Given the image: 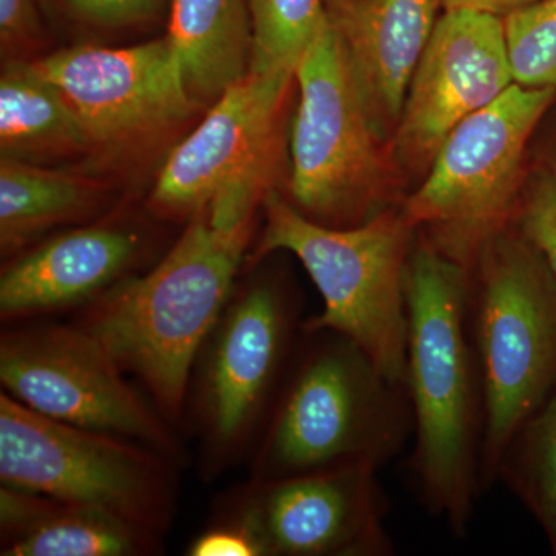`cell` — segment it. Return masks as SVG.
Returning a JSON list of instances; mask_svg holds the SVG:
<instances>
[{
  "label": "cell",
  "mask_w": 556,
  "mask_h": 556,
  "mask_svg": "<svg viewBox=\"0 0 556 556\" xmlns=\"http://www.w3.org/2000/svg\"><path fill=\"white\" fill-rule=\"evenodd\" d=\"M468 273L416 233L409 254L407 387L415 445L408 457L420 506L467 536L482 495L484 404L467 324Z\"/></svg>",
  "instance_id": "1"
},
{
  "label": "cell",
  "mask_w": 556,
  "mask_h": 556,
  "mask_svg": "<svg viewBox=\"0 0 556 556\" xmlns=\"http://www.w3.org/2000/svg\"><path fill=\"white\" fill-rule=\"evenodd\" d=\"M254 233L255 225L223 228L200 212L155 265L70 316L175 428L185 420L200 348L232 294Z\"/></svg>",
  "instance_id": "2"
},
{
  "label": "cell",
  "mask_w": 556,
  "mask_h": 556,
  "mask_svg": "<svg viewBox=\"0 0 556 556\" xmlns=\"http://www.w3.org/2000/svg\"><path fill=\"white\" fill-rule=\"evenodd\" d=\"M407 387L383 375L353 340L305 329L249 456L254 481L367 467L380 470L413 438Z\"/></svg>",
  "instance_id": "3"
},
{
  "label": "cell",
  "mask_w": 556,
  "mask_h": 556,
  "mask_svg": "<svg viewBox=\"0 0 556 556\" xmlns=\"http://www.w3.org/2000/svg\"><path fill=\"white\" fill-rule=\"evenodd\" d=\"M467 324L484 404L479 479L486 493L510 439L556 393V281L511 225L468 269Z\"/></svg>",
  "instance_id": "4"
},
{
  "label": "cell",
  "mask_w": 556,
  "mask_h": 556,
  "mask_svg": "<svg viewBox=\"0 0 556 556\" xmlns=\"http://www.w3.org/2000/svg\"><path fill=\"white\" fill-rule=\"evenodd\" d=\"M263 228L247 265L294 255L316 285L324 309L305 329H332L353 340L380 371L405 386L408 314L405 277L417 230L399 207L354 228H328L300 214L281 190L263 204Z\"/></svg>",
  "instance_id": "5"
},
{
  "label": "cell",
  "mask_w": 556,
  "mask_h": 556,
  "mask_svg": "<svg viewBox=\"0 0 556 556\" xmlns=\"http://www.w3.org/2000/svg\"><path fill=\"white\" fill-rule=\"evenodd\" d=\"M302 302L270 273L237 280L190 376L186 416L204 481L248 460L303 338Z\"/></svg>",
  "instance_id": "6"
},
{
  "label": "cell",
  "mask_w": 556,
  "mask_h": 556,
  "mask_svg": "<svg viewBox=\"0 0 556 556\" xmlns=\"http://www.w3.org/2000/svg\"><path fill=\"white\" fill-rule=\"evenodd\" d=\"M287 200L328 228H354L394 206L390 144L375 129L342 43L324 22L294 72Z\"/></svg>",
  "instance_id": "7"
},
{
  "label": "cell",
  "mask_w": 556,
  "mask_h": 556,
  "mask_svg": "<svg viewBox=\"0 0 556 556\" xmlns=\"http://www.w3.org/2000/svg\"><path fill=\"white\" fill-rule=\"evenodd\" d=\"M555 104L556 87L511 84L448 135L402 203L409 225L467 273L486 241L514 222L530 142Z\"/></svg>",
  "instance_id": "8"
},
{
  "label": "cell",
  "mask_w": 556,
  "mask_h": 556,
  "mask_svg": "<svg viewBox=\"0 0 556 556\" xmlns=\"http://www.w3.org/2000/svg\"><path fill=\"white\" fill-rule=\"evenodd\" d=\"M291 72H249L164 161L149 197L153 217L188 223L206 212L223 228L254 226L287 156Z\"/></svg>",
  "instance_id": "9"
},
{
  "label": "cell",
  "mask_w": 556,
  "mask_h": 556,
  "mask_svg": "<svg viewBox=\"0 0 556 556\" xmlns=\"http://www.w3.org/2000/svg\"><path fill=\"white\" fill-rule=\"evenodd\" d=\"M181 464L137 442L50 419L0 391V482L98 508L166 536Z\"/></svg>",
  "instance_id": "10"
},
{
  "label": "cell",
  "mask_w": 556,
  "mask_h": 556,
  "mask_svg": "<svg viewBox=\"0 0 556 556\" xmlns=\"http://www.w3.org/2000/svg\"><path fill=\"white\" fill-rule=\"evenodd\" d=\"M0 383L39 415L113 434L182 464L177 428L86 329L53 317L2 325Z\"/></svg>",
  "instance_id": "11"
},
{
  "label": "cell",
  "mask_w": 556,
  "mask_h": 556,
  "mask_svg": "<svg viewBox=\"0 0 556 556\" xmlns=\"http://www.w3.org/2000/svg\"><path fill=\"white\" fill-rule=\"evenodd\" d=\"M367 467L254 481L219 500L214 518L239 526L258 556H391L390 503Z\"/></svg>",
  "instance_id": "12"
},
{
  "label": "cell",
  "mask_w": 556,
  "mask_h": 556,
  "mask_svg": "<svg viewBox=\"0 0 556 556\" xmlns=\"http://www.w3.org/2000/svg\"><path fill=\"white\" fill-rule=\"evenodd\" d=\"M31 62L75 110L90 155L146 148L201 110L167 36L119 49L72 47Z\"/></svg>",
  "instance_id": "13"
},
{
  "label": "cell",
  "mask_w": 556,
  "mask_h": 556,
  "mask_svg": "<svg viewBox=\"0 0 556 556\" xmlns=\"http://www.w3.org/2000/svg\"><path fill=\"white\" fill-rule=\"evenodd\" d=\"M511 84L503 20L473 10H445L417 64L391 137L396 167L428 170L448 135Z\"/></svg>",
  "instance_id": "14"
},
{
  "label": "cell",
  "mask_w": 556,
  "mask_h": 556,
  "mask_svg": "<svg viewBox=\"0 0 556 556\" xmlns=\"http://www.w3.org/2000/svg\"><path fill=\"white\" fill-rule=\"evenodd\" d=\"M153 239L123 215L64 229L5 260L0 273L2 325L87 308L124 281L146 273Z\"/></svg>",
  "instance_id": "15"
},
{
  "label": "cell",
  "mask_w": 556,
  "mask_h": 556,
  "mask_svg": "<svg viewBox=\"0 0 556 556\" xmlns=\"http://www.w3.org/2000/svg\"><path fill=\"white\" fill-rule=\"evenodd\" d=\"M438 0H325L375 129L390 144L437 25Z\"/></svg>",
  "instance_id": "16"
},
{
  "label": "cell",
  "mask_w": 556,
  "mask_h": 556,
  "mask_svg": "<svg viewBox=\"0 0 556 556\" xmlns=\"http://www.w3.org/2000/svg\"><path fill=\"white\" fill-rule=\"evenodd\" d=\"M163 540L98 508L0 486L2 556H153Z\"/></svg>",
  "instance_id": "17"
},
{
  "label": "cell",
  "mask_w": 556,
  "mask_h": 556,
  "mask_svg": "<svg viewBox=\"0 0 556 556\" xmlns=\"http://www.w3.org/2000/svg\"><path fill=\"white\" fill-rule=\"evenodd\" d=\"M108 207L97 179L30 161L0 159V254L14 257L64 228L100 219Z\"/></svg>",
  "instance_id": "18"
},
{
  "label": "cell",
  "mask_w": 556,
  "mask_h": 556,
  "mask_svg": "<svg viewBox=\"0 0 556 556\" xmlns=\"http://www.w3.org/2000/svg\"><path fill=\"white\" fill-rule=\"evenodd\" d=\"M166 36L200 109L211 108L251 68L249 0H172Z\"/></svg>",
  "instance_id": "19"
},
{
  "label": "cell",
  "mask_w": 556,
  "mask_h": 556,
  "mask_svg": "<svg viewBox=\"0 0 556 556\" xmlns=\"http://www.w3.org/2000/svg\"><path fill=\"white\" fill-rule=\"evenodd\" d=\"M90 153L75 110L31 61L3 62L0 75V159L39 161Z\"/></svg>",
  "instance_id": "20"
},
{
  "label": "cell",
  "mask_w": 556,
  "mask_h": 556,
  "mask_svg": "<svg viewBox=\"0 0 556 556\" xmlns=\"http://www.w3.org/2000/svg\"><path fill=\"white\" fill-rule=\"evenodd\" d=\"M497 482L532 515L556 556V393L508 442Z\"/></svg>",
  "instance_id": "21"
},
{
  "label": "cell",
  "mask_w": 556,
  "mask_h": 556,
  "mask_svg": "<svg viewBox=\"0 0 556 556\" xmlns=\"http://www.w3.org/2000/svg\"><path fill=\"white\" fill-rule=\"evenodd\" d=\"M252 56L249 72H295L327 21L325 0H249Z\"/></svg>",
  "instance_id": "22"
},
{
  "label": "cell",
  "mask_w": 556,
  "mask_h": 556,
  "mask_svg": "<svg viewBox=\"0 0 556 556\" xmlns=\"http://www.w3.org/2000/svg\"><path fill=\"white\" fill-rule=\"evenodd\" d=\"M515 83L556 87V0H538L503 17Z\"/></svg>",
  "instance_id": "23"
},
{
  "label": "cell",
  "mask_w": 556,
  "mask_h": 556,
  "mask_svg": "<svg viewBox=\"0 0 556 556\" xmlns=\"http://www.w3.org/2000/svg\"><path fill=\"white\" fill-rule=\"evenodd\" d=\"M511 226L540 252L556 281V181L546 164L530 167Z\"/></svg>",
  "instance_id": "24"
},
{
  "label": "cell",
  "mask_w": 556,
  "mask_h": 556,
  "mask_svg": "<svg viewBox=\"0 0 556 556\" xmlns=\"http://www.w3.org/2000/svg\"><path fill=\"white\" fill-rule=\"evenodd\" d=\"M164 0H47L62 16L83 27L115 30L141 24L159 13Z\"/></svg>",
  "instance_id": "25"
},
{
  "label": "cell",
  "mask_w": 556,
  "mask_h": 556,
  "mask_svg": "<svg viewBox=\"0 0 556 556\" xmlns=\"http://www.w3.org/2000/svg\"><path fill=\"white\" fill-rule=\"evenodd\" d=\"M40 22L36 0H0V47L7 61L38 42Z\"/></svg>",
  "instance_id": "26"
},
{
  "label": "cell",
  "mask_w": 556,
  "mask_h": 556,
  "mask_svg": "<svg viewBox=\"0 0 556 556\" xmlns=\"http://www.w3.org/2000/svg\"><path fill=\"white\" fill-rule=\"evenodd\" d=\"M189 556H258L254 541L239 526L214 518L211 525L190 541Z\"/></svg>",
  "instance_id": "27"
},
{
  "label": "cell",
  "mask_w": 556,
  "mask_h": 556,
  "mask_svg": "<svg viewBox=\"0 0 556 556\" xmlns=\"http://www.w3.org/2000/svg\"><path fill=\"white\" fill-rule=\"evenodd\" d=\"M444 10H473L479 13L493 14L503 17L532 5L538 0H441Z\"/></svg>",
  "instance_id": "28"
},
{
  "label": "cell",
  "mask_w": 556,
  "mask_h": 556,
  "mask_svg": "<svg viewBox=\"0 0 556 556\" xmlns=\"http://www.w3.org/2000/svg\"><path fill=\"white\" fill-rule=\"evenodd\" d=\"M544 164L551 169L552 174H554L556 181V141L554 148H552L551 152L546 156V160L543 161Z\"/></svg>",
  "instance_id": "29"
}]
</instances>
